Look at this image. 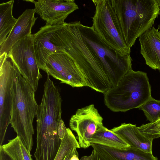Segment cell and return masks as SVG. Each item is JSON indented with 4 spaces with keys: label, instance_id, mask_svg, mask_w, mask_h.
<instances>
[{
    "label": "cell",
    "instance_id": "cell-1",
    "mask_svg": "<svg viewBox=\"0 0 160 160\" xmlns=\"http://www.w3.org/2000/svg\"><path fill=\"white\" fill-rule=\"evenodd\" d=\"M12 102L10 124L24 145L31 151L33 145V122L38 105L35 92L14 65H12Z\"/></svg>",
    "mask_w": 160,
    "mask_h": 160
},
{
    "label": "cell",
    "instance_id": "cell-2",
    "mask_svg": "<svg viewBox=\"0 0 160 160\" xmlns=\"http://www.w3.org/2000/svg\"><path fill=\"white\" fill-rule=\"evenodd\" d=\"M124 40L131 48L160 14L157 0H111Z\"/></svg>",
    "mask_w": 160,
    "mask_h": 160
},
{
    "label": "cell",
    "instance_id": "cell-3",
    "mask_svg": "<svg viewBox=\"0 0 160 160\" xmlns=\"http://www.w3.org/2000/svg\"><path fill=\"white\" fill-rule=\"evenodd\" d=\"M104 96L106 106L113 112H125L139 108L152 97L147 73L131 70L116 86Z\"/></svg>",
    "mask_w": 160,
    "mask_h": 160
},
{
    "label": "cell",
    "instance_id": "cell-4",
    "mask_svg": "<svg viewBox=\"0 0 160 160\" xmlns=\"http://www.w3.org/2000/svg\"><path fill=\"white\" fill-rule=\"evenodd\" d=\"M76 23L84 42L98 60L112 88L116 86L124 76L132 69L130 54H124L111 48L91 27Z\"/></svg>",
    "mask_w": 160,
    "mask_h": 160
},
{
    "label": "cell",
    "instance_id": "cell-5",
    "mask_svg": "<svg viewBox=\"0 0 160 160\" xmlns=\"http://www.w3.org/2000/svg\"><path fill=\"white\" fill-rule=\"evenodd\" d=\"M58 45L64 51L53 53L48 57L43 71L47 75L72 87L87 86L86 81L77 62L75 46L68 39L61 40Z\"/></svg>",
    "mask_w": 160,
    "mask_h": 160
},
{
    "label": "cell",
    "instance_id": "cell-6",
    "mask_svg": "<svg viewBox=\"0 0 160 160\" xmlns=\"http://www.w3.org/2000/svg\"><path fill=\"white\" fill-rule=\"evenodd\" d=\"M95 10L92 28L111 48L124 54H130L120 28L111 0H92Z\"/></svg>",
    "mask_w": 160,
    "mask_h": 160
},
{
    "label": "cell",
    "instance_id": "cell-7",
    "mask_svg": "<svg viewBox=\"0 0 160 160\" xmlns=\"http://www.w3.org/2000/svg\"><path fill=\"white\" fill-rule=\"evenodd\" d=\"M35 92L42 77L36 59L33 34L22 39L12 47L8 56Z\"/></svg>",
    "mask_w": 160,
    "mask_h": 160
},
{
    "label": "cell",
    "instance_id": "cell-8",
    "mask_svg": "<svg viewBox=\"0 0 160 160\" xmlns=\"http://www.w3.org/2000/svg\"><path fill=\"white\" fill-rule=\"evenodd\" d=\"M103 118L92 104L78 109L69 122L71 129L77 134L80 148L86 149L90 146V139L98 129L103 125Z\"/></svg>",
    "mask_w": 160,
    "mask_h": 160
},
{
    "label": "cell",
    "instance_id": "cell-9",
    "mask_svg": "<svg viewBox=\"0 0 160 160\" xmlns=\"http://www.w3.org/2000/svg\"><path fill=\"white\" fill-rule=\"evenodd\" d=\"M8 58L0 62V146L2 145L10 124L12 97V65Z\"/></svg>",
    "mask_w": 160,
    "mask_h": 160
},
{
    "label": "cell",
    "instance_id": "cell-10",
    "mask_svg": "<svg viewBox=\"0 0 160 160\" xmlns=\"http://www.w3.org/2000/svg\"><path fill=\"white\" fill-rule=\"evenodd\" d=\"M26 1L34 3L35 12L46 21V25H62L69 15L78 9L74 0Z\"/></svg>",
    "mask_w": 160,
    "mask_h": 160
},
{
    "label": "cell",
    "instance_id": "cell-11",
    "mask_svg": "<svg viewBox=\"0 0 160 160\" xmlns=\"http://www.w3.org/2000/svg\"><path fill=\"white\" fill-rule=\"evenodd\" d=\"M62 26L45 25L33 34L35 53L39 69L43 71L46 62L51 55L64 51L63 48L56 46L51 41L53 34Z\"/></svg>",
    "mask_w": 160,
    "mask_h": 160
},
{
    "label": "cell",
    "instance_id": "cell-12",
    "mask_svg": "<svg viewBox=\"0 0 160 160\" xmlns=\"http://www.w3.org/2000/svg\"><path fill=\"white\" fill-rule=\"evenodd\" d=\"M35 13L34 9H27L18 18L6 39L0 46V56L6 53L8 57L12 47L15 44L31 34V30L37 18L34 16Z\"/></svg>",
    "mask_w": 160,
    "mask_h": 160
},
{
    "label": "cell",
    "instance_id": "cell-13",
    "mask_svg": "<svg viewBox=\"0 0 160 160\" xmlns=\"http://www.w3.org/2000/svg\"><path fill=\"white\" fill-rule=\"evenodd\" d=\"M140 53L146 64L160 71V32L154 27L139 37Z\"/></svg>",
    "mask_w": 160,
    "mask_h": 160
},
{
    "label": "cell",
    "instance_id": "cell-14",
    "mask_svg": "<svg viewBox=\"0 0 160 160\" xmlns=\"http://www.w3.org/2000/svg\"><path fill=\"white\" fill-rule=\"evenodd\" d=\"M117 134L130 146L147 153L152 154V145L153 139L143 134L135 124L122 123L111 130Z\"/></svg>",
    "mask_w": 160,
    "mask_h": 160
},
{
    "label": "cell",
    "instance_id": "cell-15",
    "mask_svg": "<svg viewBox=\"0 0 160 160\" xmlns=\"http://www.w3.org/2000/svg\"><path fill=\"white\" fill-rule=\"evenodd\" d=\"M90 143L121 149L131 147L120 136L103 125L100 126L90 139Z\"/></svg>",
    "mask_w": 160,
    "mask_h": 160
},
{
    "label": "cell",
    "instance_id": "cell-16",
    "mask_svg": "<svg viewBox=\"0 0 160 160\" xmlns=\"http://www.w3.org/2000/svg\"><path fill=\"white\" fill-rule=\"evenodd\" d=\"M101 148L111 160H158L152 154L130 147L121 149L101 145Z\"/></svg>",
    "mask_w": 160,
    "mask_h": 160
},
{
    "label": "cell",
    "instance_id": "cell-17",
    "mask_svg": "<svg viewBox=\"0 0 160 160\" xmlns=\"http://www.w3.org/2000/svg\"><path fill=\"white\" fill-rule=\"evenodd\" d=\"M14 0L0 4V46L5 41L17 21L12 15Z\"/></svg>",
    "mask_w": 160,
    "mask_h": 160
},
{
    "label": "cell",
    "instance_id": "cell-18",
    "mask_svg": "<svg viewBox=\"0 0 160 160\" xmlns=\"http://www.w3.org/2000/svg\"><path fill=\"white\" fill-rule=\"evenodd\" d=\"M9 160H32L30 151L24 145L18 136L0 146Z\"/></svg>",
    "mask_w": 160,
    "mask_h": 160
},
{
    "label": "cell",
    "instance_id": "cell-19",
    "mask_svg": "<svg viewBox=\"0 0 160 160\" xmlns=\"http://www.w3.org/2000/svg\"><path fill=\"white\" fill-rule=\"evenodd\" d=\"M78 142L72 131L69 128L62 140L57 154L54 160H63L65 156L73 148H79Z\"/></svg>",
    "mask_w": 160,
    "mask_h": 160
},
{
    "label": "cell",
    "instance_id": "cell-20",
    "mask_svg": "<svg viewBox=\"0 0 160 160\" xmlns=\"http://www.w3.org/2000/svg\"><path fill=\"white\" fill-rule=\"evenodd\" d=\"M139 108L143 112L147 120L150 122L153 123L160 119V101L152 97Z\"/></svg>",
    "mask_w": 160,
    "mask_h": 160
},
{
    "label": "cell",
    "instance_id": "cell-21",
    "mask_svg": "<svg viewBox=\"0 0 160 160\" xmlns=\"http://www.w3.org/2000/svg\"><path fill=\"white\" fill-rule=\"evenodd\" d=\"M138 128L144 135L153 139L160 137V119L153 123L143 124Z\"/></svg>",
    "mask_w": 160,
    "mask_h": 160
},
{
    "label": "cell",
    "instance_id": "cell-22",
    "mask_svg": "<svg viewBox=\"0 0 160 160\" xmlns=\"http://www.w3.org/2000/svg\"><path fill=\"white\" fill-rule=\"evenodd\" d=\"M91 146L93 148L91 154L82 157L80 160H111L99 145L91 143Z\"/></svg>",
    "mask_w": 160,
    "mask_h": 160
},
{
    "label": "cell",
    "instance_id": "cell-23",
    "mask_svg": "<svg viewBox=\"0 0 160 160\" xmlns=\"http://www.w3.org/2000/svg\"><path fill=\"white\" fill-rule=\"evenodd\" d=\"M67 132L66 128L63 121L62 119L60 122L58 128V133L59 139L62 141Z\"/></svg>",
    "mask_w": 160,
    "mask_h": 160
},
{
    "label": "cell",
    "instance_id": "cell-24",
    "mask_svg": "<svg viewBox=\"0 0 160 160\" xmlns=\"http://www.w3.org/2000/svg\"><path fill=\"white\" fill-rule=\"evenodd\" d=\"M77 148H72L65 156L63 160H70L71 157L74 153Z\"/></svg>",
    "mask_w": 160,
    "mask_h": 160
},
{
    "label": "cell",
    "instance_id": "cell-25",
    "mask_svg": "<svg viewBox=\"0 0 160 160\" xmlns=\"http://www.w3.org/2000/svg\"><path fill=\"white\" fill-rule=\"evenodd\" d=\"M0 160H9L1 149H0Z\"/></svg>",
    "mask_w": 160,
    "mask_h": 160
},
{
    "label": "cell",
    "instance_id": "cell-26",
    "mask_svg": "<svg viewBox=\"0 0 160 160\" xmlns=\"http://www.w3.org/2000/svg\"><path fill=\"white\" fill-rule=\"evenodd\" d=\"M157 1L158 3V6L159 7V10H160V14L159 15H160V0H157Z\"/></svg>",
    "mask_w": 160,
    "mask_h": 160
},
{
    "label": "cell",
    "instance_id": "cell-27",
    "mask_svg": "<svg viewBox=\"0 0 160 160\" xmlns=\"http://www.w3.org/2000/svg\"><path fill=\"white\" fill-rule=\"evenodd\" d=\"M158 29L159 30L160 32V24L158 26Z\"/></svg>",
    "mask_w": 160,
    "mask_h": 160
},
{
    "label": "cell",
    "instance_id": "cell-28",
    "mask_svg": "<svg viewBox=\"0 0 160 160\" xmlns=\"http://www.w3.org/2000/svg\"><path fill=\"white\" fill-rule=\"evenodd\" d=\"M139 160V159H137V160Z\"/></svg>",
    "mask_w": 160,
    "mask_h": 160
}]
</instances>
